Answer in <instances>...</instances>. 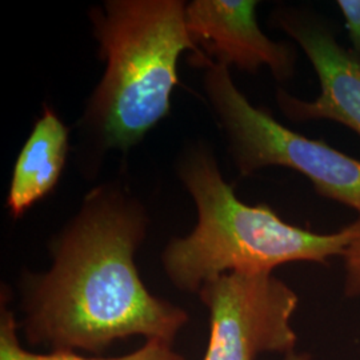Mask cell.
<instances>
[{
	"mask_svg": "<svg viewBox=\"0 0 360 360\" xmlns=\"http://www.w3.org/2000/svg\"><path fill=\"white\" fill-rule=\"evenodd\" d=\"M150 219L120 181L95 187L50 242L51 267L20 281L22 327L31 346L101 354L134 335L174 343L184 309L151 294L135 255Z\"/></svg>",
	"mask_w": 360,
	"mask_h": 360,
	"instance_id": "6da1fadb",
	"label": "cell"
},
{
	"mask_svg": "<svg viewBox=\"0 0 360 360\" xmlns=\"http://www.w3.org/2000/svg\"><path fill=\"white\" fill-rule=\"evenodd\" d=\"M180 0H107L90 13L105 63L77 122L82 171L94 178L108 151L129 154L171 111L180 55H205L193 43Z\"/></svg>",
	"mask_w": 360,
	"mask_h": 360,
	"instance_id": "7a4b0ae2",
	"label": "cell"
},
{
	"mask_svg": "<svg viewBox=\"0 0 360 360\" xmlns=\"http://www.w3.org/2000/svg\"><path fill=\"white\" fill-rule=\"evenodd\" d=\"M178 176L198 212L193 231L168 242L162 264L180 291L200 287L229 272H272L288 263L327 264L360 238V220L316 233L284 221L271 207L248 206L238 199L207 144H191L180 154Z\"/></svg>",
	"mask_w": 360,
	"mask_h": 360,
	"instance_id": "3957f363",
	"label": "cell"
},
{
	"mask_svg": "<svg viewBox=\"0 0 360 360\" xmlns=\"http://www.w3.org/2000/svg\"><path fill=\"white\" fill-rule=\"evenodd\" d=\"M203 89L239 175L263 168H291L324 199L354 210L360 220V160L328 143L311 139L257 108L236 87L230 68L210 62Z\"/></svg>",
	"mask_w": 360,
	"mask_h": 360,
	"instance_id": "277c9868",
	"label": "cell"
},
{
	"mask_svg": "<svg viewBox=\"0 0 360 360\" xmlns=\"http://www.w3.org/2000/svg\"><path fill=\"white\" fill-rule=\"evenodd\" d=\"M208 309L210 342L202 360H255L295 352L291 324L299 297L272 272H229L198 292Z\"/></svg>",
	"mask_w": 360,
	"mask_h": 360,
	"instance_id": "5b68a950",
	"label": "cell"
},
{
	"mask_svg": "<svg viewBox=\"0 0 360 360\" xmlns=\"http://www.w3.org/2000/svg\"><path fill=\"white\" fill-rule=\"evenodd\" d=\"M270 19L304 51L321 86L314 101L278 89L275 101L283 115L295 123L331 120L360 136L359 59L336 39L327 20L309 8L281 6Z\"/></svg>",
	"mask_w": 360,
	"mask_h": 360,
	"instance_id": "8992f818",
	"label": "cell"
},
{
	"mask_svg": "<svg viewBox=\"0 0 360 360\" xmlns=\"http://www.w3.org/2000/svg\"><path fill=\"white\" fill-rule=\"evenodd\" d=\"M257 6V0H193L186 6L188 32L206 65H235L250 74L267 67L275 80L285 83L295 74L297 53L290 43L275 41L262 31Z\"/></svg>",
	"mask_w": 360,
	"mask_h": 360,
	"instance_id": "52a82bcc",
	"label": "cell"
},
{
	"mask_svg": "<svg viewBox=\"0 0 360 360\" xmlns=\"http://www.w3.org/2000/svg\"><path fill=\"white\" fill-rule=\"evenodd\" d=\"M70 153V129L46 107L15 162L7 208L13 218L49 196L58 186Z\"/></svg>",
	"mask_w": 360,
	"mask_h": 360,
	"instance_id": "ba28073f",
	"label": "cell"
},
{
	"mask_svg": "<svg viewBox=\"0 0 360 360\" xmlns=\"http://www.w3.org/2000/svg\"><path fill=\"white\" fill-rule=\"evenodd\" d=\"M19 326L7 302H1L0 312V360H186L176 352L171 343L150 339L142 347L129 355L117 358H86L72 351H51L49 354H37L22 346Z\"/></svg>",
	"mask_w": 360,
	"mask_h": 360,
	"instance_id": "9c48e42d",
	"label": "cell"
},
{
	"mask_svg": "<svg viewBox=\"0 0 360 360\" xmlns=\"http://www.w3.org/2000/svg\"><path fill=\"white\" fill-rule=\"evenodd\" d=\"M342 259L345 263V295L360 296V238L348 245Z\"/></svg>",
	"mask_w": 360,
	"mask_h": 360,
	"instance_id": "30bf717a",
	"label": "cell"
},
{
	"mask_svg": "<svg viewBox=\"0 0 360 360\" xmlns=\"http://www.w3.org/2000/svg\"><path fill=\"white\" fill-rule=\"evenodd\" d=\"M336 6L345 19L351 51L360 60V0H338Z\"/></svg>",
	"mask_w": 360,
	"mask_h": 360,
	"instance_id": "8fae6325",
	"label": "cell"
},
{
	"mask_svg": "<svg viewBox=\"0 0 360 360\" xmlns=\"http://www.w3.org/2000/svg\"><path fill=\"white\" fill-rule=\"evenodd\" d=\"M283 360H311L309 354L304 352H292L290 355H285Z\"/></svg>",
	"mask_w": 360,
	"mask_h": 360,
	"instance_id": "7c38bea8",
	"label": "cell"
}]
</instances>
